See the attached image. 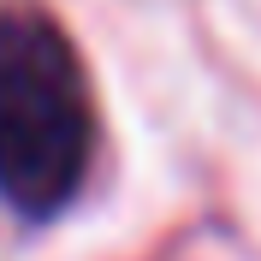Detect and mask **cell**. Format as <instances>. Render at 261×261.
<instances>
[{
	"label": "cell",
	"instance_id": "cell-1",
	"mask_svg": "<svg viewBox=\"0 0 261 261\" xmlns=\"http://www.w3.org/2000/svg\"><path fill=\"white\" fill-rule=\"evenodd\" d=\"M95 148L77 48L48 12L0 6V202L24 220L60 214Z\"/></svg>",
	"mask_w": 261,
	"mask_h": 261
}]
</instances>
